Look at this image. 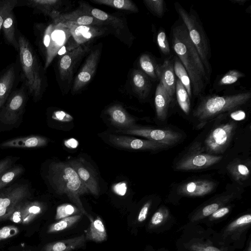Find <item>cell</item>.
<instances>
[{"label":"cell","mask_w":251,"mask_h":251,"mask_svg":"<svg viewBox=\"0 0 251 251\" xmlns=\"http://www.w3.org/2000/svg\"><path fill=\"white\" fill-rule=\"evenodd\" d=\"M171 41L172 48L189 76L192 95H200L204 92L210 75L182 22L175 24L172 27Z\"/></svg>","instance_id":"cell-1"},{"label":"cell","mask_w":251,"mask_h":251,"mask_svg":"<svg viewBox=\"0 0 251 251\" xmlns=\"http://www.w3.org/2000/svg\"><path fill=\"white\" fill-rule=\"evenodd\" d=\"M48 177L57 193L66 194L82 214L87 217L89 215L83 206L80 197L89 191L69 163H52L50 166Z\"/></svg>","instance_id":"cell-2"},{"label":"cell","mask_w":251,"mask_h":251,"mask_svg":"<svg viewBox=\"0 0 251 251\" xmlns=\"http://www.w3.org/2000/svg\"><path fill=\"white\" fill-rule=\"evenodd\" d=\"M250 92L224 96H211L203 98L193 111L194 117L203 126L217 116L233 111L245 104L251 99Z\"/></svg>","instance_id":"cell-3"},{"label":"cell","mask_w":251,"mask_h":251,"mask_svg":"<svg viewBox=\"0 0 251 251\" xmlns=\"http://www.w3.org/2000/svg\"><path fill=\"white\" fill-rule=\"evenodd\" d=\"M175 7L181 22L187 30L189 37L197 49L204 67L210 75L211 68L209 60L211 57L208 39L202 25L192 9L188 12L179 3L176 2Z\"/></svg>","instance_id":"cell-4"},{"label":"cell","mask_w":251,"mask_h":251,"mask_svg":"<svg viewBox=\"0 0 251 251\" xmlns=\"http://www.w3.org/2000/svg\"><path fill=\"white\" fill-rule=\"evenodd\" d=\"M251 226V212L243 213L230 220L214 234L213 243L226 251L241 249L245 247Z\"/></svg>","instance_id":"cell-5"},{"label":"cell","mask_w":251,"mask_h":251,"mask_svg":"<svg viewBox=\"0 0 251 251\" xmlns=\"http://www.w3.org/2000/svg\"><path fill=\"white\" fill-rule=\"evenodd\" d=\"M22 71L30 94L38 99L42 91V78L36 55L28 40L23 35L18 38Z\"/></svg>","instance_id":"cell-6"},{"label":"cell","mask_w":251,"mask_h":251,"mask_svg":"<svg viewBox=\"0 0 251 251\" xmlns=\"http://www.w3.org/2000/svg\"><path fill=\"white\" fill-rule=\"evenodd\" d=\"M71 36L69 29L62 23L50 24L46 28L43 36L46 54L45 69L49 67Z\"/></svg>","instance_id":"cell-7"},{"label":"cell","mask_w":251,"mask_h":251,"mask_svg":"<svg viewBox=\"0 0 251 251\" xmlns=\"http://www.w3.org/2000/svg\"><path fill=\"white\" fill-rule=\"evenodd\" d=\"M233 122H227L214 128L204 140V149L207 153H220L228 146L236 129Z\"/></svg>","instance_id":"cell-8"},{"label":"cell","mask_w":251,"mask_h":251,"mask_svg":"<svg viewBox=\"0 0 251 251\" xmlns=\"http://www.w3.org/2000/svg\"><path fill=\"white\" fill-rule=\"evenodd\" d=\"M30 196L27 184H15L2 191L0 194V222L7 220L17 205Z\"/></svg>","instance_id":"cell-9"},{"label":"cell","mask_w":251,"mask_h":251,"mask_svg":"<svg viewBox=\"0 0 251 251\" xmlns=\"http://www.w3.org/2000/svg\"><path fill=\"white\" fill-rule=\"evenodd\" d=\"M117 132L125 134L137 135L145 137L148 140L171 146L177 143L181 139L182 135L170 129H155L144 127H132L120 129Z\"/></svg>","instance_id":"cell-10"},{"label":"cell","mask_w":251,"mask_h":251,"mask_svg":"<svg viewBox=\"0 0 251 251\" xmlns=\"http://www.w3.org/2000/svg\"><path fill=\"white\" fill-rule=\"evenodd\" d=\"M222 158V156L208 153L191 152L177 162L175 168L178 171H191L204 169L218 163Z\"/></svg>","instance_id":"cell-11"},{"label":"cell","mask_w":251,"mask_h":251,"mask_svg":"<svg viewBox=\"0 0 251 251\" xmlns=\"http://www.w3.org/2000/svg\"><path fill=\"white\" fill-rule=\"evenodd\" d=\"M25 100V96L23 90L13 93L0 113V121L6 125L15 124L23 112Z\"/></svg>","instance_id":"cell-12"},{"label":"cell","mask_w":251,"mask_h":251,"mask_svg":"<svg viewBox=\"0 0 251 251\" xmlns=\"http://www.w3.org/2000/svg\"><path fill=\"white\" fill-rule=\"evenodd\" d=\"M44 208V204L39 201L26 200L17 205L7 220L17 224L27 225L40 215Z\"/></svg>","instance_id":"cell-13"},{"label":"cell","mask_w":251,"mask_h":251,"mask_svg":"<svg viewBox=\"0 0 251 251\" xmlns=\"http://www.w3.org/2000/svg\"><path fill=\"white\" fill-rule=\"evenodd\" d=\"M235 198L233 193L217 197L206 202L192 212L188 216V223L191 225L201 223L216 210L230 203Z\"/></svg>","instance_id":"cell-14"},{"label":"cell","mask_w":251,"mask_h":251,"mask_svg":"<svg viewBox=\"0 0 251 251\" xmlns=\"http://www.w3.org/2000/svg\"><path fill=\"white\" fill-rule=\"evenodd\" d=\"M109 141L117 147L134 150L158 151L169 147L157 142L120 135H110Z\"/></svg>","instance_id":"cell-15"},{"label":"cell","mask_w":251,"mask_h":251,"mask_svg":"<svg viewBox=\"0 0 251 251\" xmlns=\"http://www.w3.org/2000/svg\"><path fill=\"white\" fill-rule=\"evenodd\" d=\"M175 221V218L169 208L161 205L151 215L147 225V229L152 233L164 232L173 227Z\"/></svg>","instance_id":"cell-16"},{"label":"cell","mask_w":251,"mask_h":251,"mask_svg":"<svg viewBox=\"0 0 251 251\" xmlns=\"http://www.w3.org/2000/svg\"><path fill=\"white\" fill-rule=\"evenodd\" d=\"M100 54V50L99 49L91 52L83 67L75 78L72 87L73 92L82 88L91 80L95 73Z\"/></svg>","instance_id":"cell-17"},{"label":"cell","mask_w":251,"mask_h":251,"mask_svg":"<svg viewBox=\"0 0 251 251\" xmlns=\"http://www.w3.org/2000/svg\"><path fill=\"white\" fill-rule=\"evenodd\" d=\"M216 183L211 180H195L183 183L177 189V194L185 197H201L210 193Z\"/></svg>","instance_id":"cell-18"},{"label":"cell","mask_w":251,"mask_h":251,"mask_svg":"<svg viewBox=\"0 0 251 251\" xmlns=\"http://www.w3.org/2000/svg\"><path fill=\"white\" fill-rule=\"evenodd\" d=\"M82 158L74 159L68 163L75 170L79 177L88 189L89 192L97 196L99 194V187L96 176L92 170L84 163Z\"/></svg>","instance_id":"cell-19"},{"label":"cell","mask_w":251,"mask_h":251,"mask_svg":"<svg viewBox=\"0 0 251 251\" xmlns=\"http://www.w3.org/2000/svg\"><path fill=\"white\" fill-rule=\"evenodd\" d=\"M85 51L81 46H78L61 58L58 69L60 77L62 80H71L75 64Z\"/></svg>","instance_id":"cell-20"},{"label":"cell","mask_w":251,"mask_h":251,"mask_svg":"<svg viewBox=\"0 0 251 251\" xmlns=\"http://www.w3.org/2000/svg\"><path fill=\"white\" fill-rule=\"evenodd\" d=\"M156 73L158 79L170 95L174 98L176 77L174 72L173 61L167 59L162 64H158Z\"/></svg>","instance_id":"cell-21"},{"label":"cell","mask_w":251,"mask_h":251,"mask_svg":"<svg viewBox=\"0 0 251 251\" xmlns=\"http://www.w3.org/2000/svg\"><path fill=\"white\" fill-rule=\"evenodd\" d=\"M69 29L71 35L78 44L84 43L89 40L101 35L103 31L90 25H79L69 22H62Z\"/></svg>","instance_id":"cell-22"},{"label":"cell","mask_w":251,"mask_h":251,"mask_svg":"<svg viewBox=\"0 0 251 251\" xmlns=\"http://www.w3.org/2000/svg\"><path fill=\"white\" fill-rule=\"evenodd\" d=\"M173 100L174 98L170 95L159 81L156 88L154 97L156 116L159 120L164 121L166 119Z\"/></svg>","instance_id":"cell-23"},{"label":"cell","mask_w":251,"mask_h":251,"mask_svg":"<svg viewBox=\"0 0 251 251\" xmlns=\"http://www.w3.org/2000/svg\"><path fill=\"white\" fill-rule=\"evenodd\" d=\"M48 139L38 135H30L26 137L12 139L2 143L1 148H35L46 146Z\"/></svg>","instance_id":"cell-24"},{"label":"cell","mask_w":251,"mask_h":251,"mask_svg":"<svg viewBox=\"0 0 251 251\" xmlns=\"http://www.w3.org/2000/svg\"><path fill=\"white\" fill-rule=\"evenodd\" d=\"M54 24L69 22L79 25H103L105 23L92 16L86 14L84 11H76L66 14H58L54 18Z\"/></svg>","instance_id":"cell-25"},{"label":"cell","mask_w":251,"mask_h":251,"mask_svg":"<svg viewBox=\"0 0 251 251\" xmlns=\"http://www.w3.org/2000/svg\"><path fill=\"white\" fill-rule=\"evenodd\" d=\"M106 113L109 116L111 124L120 129L129 128L135 125V119L131 117L121 105L110 106L106 110Z\"/></svg>","instance_id":"cell-26"},{"label":"cell","mask_w":251,"mask_h":251,"mask_svg":"<svg viewBox=\"0 0 251 251\" xmlns=\"http://www.w3.org/2000/svg\"><path fill=\"white\" fill-rule=\"evenodd\" d=\"M85 235H81L61 241L50 243L43 248V251H73L84 246Z\"/></svg>","instance_id":"cell-27"},{"label":"cell","mask_w":251,"mask_h":251,"mask_svg":"<svg viewBox=\"0 0 251 251\" xmlns=\"http://www.w3.org/2000/svg\"><path fill=\"white\" fill-rule=\"evenodd\" d=\"M131 83L135 93L141 99L146 98L149 94L151 84L148 77L143 72L134 70L131 74Z\"/></svg>","instance_id":"cell-28"},{"label":"cell","mask_w":251,"mask_h":251,"mask_svg":"<svg viewBox=\"0 0 251 251\" xmlns=\"http://www.w3.org/2000/svg\"><path fill=\"white\" fill-rule=\"evenodd\" d=\"M87 217L90 221V226L85 235L86 239L96 242L106 240L107 233L101 219L98 216L94 219L90 215Z\"/></svg>","instance_id":"cell-29"},{"label":"cell","mask_w":251,"mask_h":251,"mask_svg":"<svg viewBox=\"0 0 251 251\" xmlns=\"http://www.w3.org/2000/svg\"><path fill=\"white\" fill-rule=\"evenodd\" d=\"M15 77L14 66L8 68L0 77V108L8 98Z\"/></svg>","instance_id":"cell-30"},{"label":"cell","mask_w":251,"mask_h":251,"mask_svg":"<svg viewBox=\"0 0 251 251\" xmlns=\"http://www.w3.org/2000/svg\"><path fill=\"white\" fill-rule=\"evenodd\" d=\"M81 7L83 11L86 14L92 16L95 18L104 22L105 24L111 25L118 28H123L124 26L123 23L120 19L100 9L91 8V7L86 6L85 4H81Z\"/></svg>","instance_id":"cell-31"},{"label":"cell","mask_w":251,"mask_h":251,"mask_svg":"<svg viewBox=\"0 0 251 251\" xmlns=\"http://www.w3.org/2000/svg\"><path fill=\"white\" fill-rule=\"evenodd\" d=\"M4 36L7 42L17 50H19L18 40L15 34V18L13 11L10 13L5 19L2 25Z\"/></svg>","instance_id":"cell-32"},{"label":"cell","mask_w":251,"mask_h":251,"mask_svg":"<svg viewBox=\"0 0 251 251\" xmlns=\"http://www.w3.org/2000/svg\"><path fill=\"white\" fill-rule=\"evenodd\" d=\"M234 205L230 203L219 208L201 222L207 226L211 227L227 218L231 212Z\"/></svg>","instance_id":"cell-33"},{"label":"cell","mask_w":251,"mask_h":251,"mask_svg":"<svg viewBox=\"0 0 251 251\" xmlns=\"http://www.w3.org/2000/svg\"><path fill=\"white\" fill-rule=\"evenodd\" d=\"M174 69L176 76L186 89L190 98L193 97L191 81L185 68L176 56L173 60Z\"/></svg>","instance_id":"cell-34"},{"label":"cell","mask_w":251,"mask_h":251,"mask_svg":"<svg viewBox=\"0 0 251 251\" xmlns=\"http://www.w3.org/2000/svg\"><path fill=\"white\" fill-rule=\"evenodd\" d=\"M175 94L178 105L186 114H188L190 110V98L188 94L180 80L176 78Z\"/></svg>","instance_id":"cell-35"},{"label":"cell","mask_w":251,"mask_h":251,"mask_svg":"<svg viewBox=\"0 0 251 251\" xmlns=\"http://www.w3.org/2000/svg\"><path fill=\"white\" fill-rule=\"evenodd\" d=\"M81 217L82 213H80L58 220L49 226L47 232L52 233L65 230L77 223Z\"/></svg>","instance_id":"cell-36"},{"label":"cell","mask_w":251,"mask_h":251,"mask_svg":"<svg viewBox=\"0 0 251 251\" xmlns=\"http://www.w3.org/2000/svg\"><path fill=\"white\" fill-rule=\"evenodd\" d=\"M95 3L109 6L121 10L137 12L138 9L136 5L129 0H92Z\"/></svg>","instance_id":"cell-37"},{"label":"cell","mask_w":251,"mask_h":251,"mask_svg":"<svg viewBox=\"0 0 251 251\" xmlns=\"http://www.w3.org/2000/svg\"><path fill=\"white\" fill-rule=\"evenodd\" d=\"M228 171L236 181H243L247 179L250 174V169L247 165L241 162H233L227 167Z\"/></svg>","instance_id":"cell-38"},{"label":"cell","mask_w":251,"mask_h":251,"mask_svg":"<svg viewBox=\"0 0 251 251\" xmlns=\"http://www.w3.org/2000/svg\"><path fill=\"white\" fill-rule=\"evenodd\" d=\"M140 68L144 73L152 79H158L156 70L158 64L148 54H143L139 58Z\"/></svg>","instance_id":"cell-39"},{"label":"cell","mask_w":251,"mask_h":251,"mask_svg":"<svg viewBox=\"0 0 251 251\" xmlns=\"http://www.w3.org/2000/svg\"><path fill=\"white\" fill-rule=\"evenodd\" d=\"M59 2L58 0H30L28 1L27 5L50 16L56 10Z\"/></svg>","instance_id":"cell-40"},{"label":"cell","mask_w":251,"mask_h":251,"mask_svg":"<svg viewBox=\"0 0 251 251\" xmlns=\"http://www.w3.org/2000/svg\"><path fill=\"white\" fill-rule=\"evenodd\" d=\"M24 171V168L20 166H16L8 169L0 175V190L12 182Z\"/></svg>","instance_id":"cell-41"},{"label":"cell","mask_w":251,"mask_h":251,"mask_svg":"<svg viewBox=\"0 0 251 251\" xmlns=\"http://www.w3.org/2000/svg\"><path fill=\"white\" fill-rule=\"evenodd\" d=\"M244 76L245 75L240 71L236 70H229L220 79L217 85L219 87L227 86L235 83Z\"/></svg>","instance_id":"cell-42"},{"label":"cell","mask_w":251,"mask_h":251,"mask_svg":"<svg viewBox=\"0 0 251 251\" xmlns=\"http://www.w3.org/2000/svg\"><path fill=\"white\" fill-rule=\"evenodd\" d=\"M80 212L79 209L73 205L68 203L63 204L57 207L55 219L58 221L76 215Z\"/></svg>","instance_id":"cell-43"},{"label":"cell","mask_w":251,"mask_h":251,"mask_svg":"<svg viewBox=\"0 0 251 251\" xmlns=\"http://www.w3.org/2000/svg\"><path fill=\"white\" fill-rule=\"evenodd\" d=\"M185 248L189 251H226L214 246L212 244L201 241H192L187 243Z\"/></svg>","instance_id":"cell-44"},{"label":"cell","mask_w":251,"mask_h":251,"mask_svg":"<svg viewBox=\"0 0 251 251\" xmlns=\"http://www.w3.org/2000/svg\"><path fill=\"white\" fill-rule=\"evenodd\" d=\"M145 5L156 16L161 18L165 12V3L163 0H145Z\"/></svg>","instance_id":"cell-45"},{"label":"cell","mask_w":251,"mask_h":251,"mask_svg":"<svg viewBox=\"0 0 251 251\" xmlns=\"http://www.w3.org/2000/svg\"><path fill=\"white\" fill-rule=\"evenodd\" d=\"M17 2V0H0V30L5 19L13 11Z\"/></svg>","instance_id":"cell-46"},{"label":"cell","mask_w":251,"mask_h":251,"mask_svg":"<svg viewBox=\"0 0 251 251\" xmlns=\"http://www.w3.org/2000/svg\"><path fill=\"white\" fill-rule=\"evenodd\" d=\"M156 41L158 47L164 55L170 54V47L165 31L160 28L157 33Z\"/></svg>","instance_id":"cell-47"},{"label":"cell","mask_w":251,"mask_h":251,"mask_svg":"<svg viewBox=\"0 0 251 251\" xmlns=\"http://www.w3.org/2000/svg\"><path fill=\"white\" fill-rule=\"evenodd\" d=\"M153 204L152 200L147 201L141 207L137 217V222L143 224L148 219Z\"/></svg>","instance_id":"cell-48"},{"label":"cell","mask_w":251,"mask_h":251,"mask_svg":"<svg viewBox=\"0 0 251 251\" xmlns=\"http://www.w3.org/2000/svg\"><path fill=\"white\" fill-rule=\"evenodd\" d=\"M19 232L18 228L14 226H6L0 228V241L16 235Z\"/></svg>","instance_id":"cell-49"},{"label":"cell","mask_w":251,"mask_h":251,"mask_svg":"<svg viewBox=\"0 0 251 251\" xmlns=\"http://www.w3.org/2000/svg\"><path fill=\"white\" fill-rule=\"evenodd\" d=\"M52 118L55 120L62 122H69L73 119V118L70 114L62 110L55 111Z\"/></svg>","instance_id":"cell-50"},{"label":"cell","mask_w":251,"mask_h":251,"mask_svg":"<svg viewBox=\"0 0 251 251\" xmlns=\"http://www.w3.org/2000/svg\"><path fill=\"white\" fill-rule=\"evenodd\" d=\"M13 162V159L11 157H6L0 160V175L8 170Z\"/></svg>","instance_id":"cell-51"},{"label":"cell","mask_w":251,"mask_h":251,"mask_svg":"<svg viewBox=\"0 0 251 251\" xmlns=\"http://www.w3.org/2000/svg\"><path fill=\"white\" fill-rule=\"evenodd\" d=\"M230 117L235 121H241L245 119L246 114L244 111L239 110L232 112L230 114Z\"/></svg>","instance_id":"cell-52"},{"label":"cell","mask_w":251,"mask_h":251,"mask_svg":"<svg viewBox=\"0 0 251 251\" xmlns=\"http://www.w3.org/2000/svg\"><path fill=\"white\" fill-rule=\"evenodd\" d=\"M65 145L68 148H75L78 145V142L75 139H70L65 143Z\"/></svg>","instance_id":"cell-53"},{"label":"cell","mask_w":251,"mask_h":251,"mask_svg":"<svg viewBox=\"0 0 251 251\" xmlns=\"http://www.w3.org/2000/svg\"><path fill=\"white\" fill-rule=\"evenodd\" d=\"M243 251H251V235L250 234L247 239Z\"/></svg>","instance_id":"cell-54"},{"label":"cell","mask_w":251,"mask_h":251,"mask_svg":"<svg viewBox=\"0 0 251 251\" xmlns=\"http://www.w3.org/2000/svg\"><path fill=\"white\" fill-rule=\"evenodd\" d=\"M231 1L234 3H236L240 5H244L247 0H232Z\"/></svg>","instance_id":"cell-55"}]
</instances>
